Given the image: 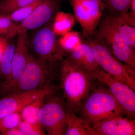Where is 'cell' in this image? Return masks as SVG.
Listing matches in <instances>:
<instances>
[{
    "label": "cell",
    "instance_id": "obj_7",
    "mask_svg": "<svg viewBox=\"0 0 135 135\" xmlns=\"http://www.w3.org/2000/svg\"><path fill=\"white\" fill-rule=\"evenodd\" d=\"M52 21L41 27L34 33L32 38V47L35 56L39 60L55 63L64 57L66 52L60 46L57 36L52 30Z\"/></svg>",
    "mask_w": 135,
    "mask_h": 135
},
{
    "label": "cell",
    "instance_id": "obj_16",
    "mask_svg": "<svg viewBox=\"0 0 135 135\" xmlns=\"http://www.w3.org/2000/svg\"><path fill=\"white\" fill-rule=\"evenodd\" d=\"M66 135H97L86 120L75 113H67Z\"/></svg>",
    "mask_w": 135,
    "mask_h": 135
},
{
    "label": "cell",
    "instance_id": "obj_11",
    "mask_svg": "<svg viewBox=\"0 0 135 135\" xmlns=\"http://www.w3.org/2000/svg\"><path fill=\"white\" fill-rule=\"evenodd\" d=\"M57 86L51 83L31 91L11 93L0 99V119L9 114L20 113L28 104L44 93L56 92Z\"/></svg>",
    "mask_w": 135,
    "mask_h": 135
},
{
    "label": "cell",
    "instance_id": "obj_6",
    "mask_svg": "<svg viewBox=\"0 0 135 135\" xmlns=\"http://www.w3.org/2000/svg\"><path fill=\"white\" fill-rule=\"evenodd\" d=\"M67 115L64 101L54 93L46 98L38 114V121L47 134L65 135Z\"/></svg>",
    "mask_w": 135,
    "mask_h": 135
},
{
    "label": "cell",
    "instance_id": "obj_27",
    "mask_svg": "<svg viewBox=\"0 0 135 135\" xmlns=\"http://www.w3.org/2000/svg\"><path fill=\"white\" fill-rule=\"evenodd\" d=\"M8 43V39L4 37H0V60L3 55Z\"/></svg>",
    "mask_w": 135,
    "mask_h": 135
},
{
    "label": "cell",
    "instance_id": "obj_24",
    "mask_svg": "<svg viewBox=\"0 0 135 135\" xmlns=\"http://www.w3.org/2000/svg\"><path fill=\"white\" fill-rule=\"evenodd\" d=\"M35 0H1L0 15H9Z\"/></svg>",
    "mask_w": 135,
    "mask_h": 135
},
{
    "label": "cell",
    "instance_id": "obj_2",
    "mask_svg": "<svg viewBox=\"0 0 135 135\" xmlns=\"http://www.w3.org/2000/svg\"><path fill=\"white\" fill-rule=\"evenodd\" d=\"M77 113L90 126L112 117L126 115L109 89L103 86H95L81 104Z\"/></svg>",
    "mask_w": 135,
    "mask_h": 135
},
{
    "label": "cell",
    "instance_id": "obj_20",
    "mask_svg": "<svg viewBox=\"0 0 135 135\" xmlns=\"http://www.w3.org/2000/svg\"><path fill=\"white\" fill-rule=\"evenodd\" d=\"M58 41L60 46L66 53L80 45L82 42V39L79 33L71 31L61 35Z\"/></svg>",
    "mask_w": 135,
    "mask_h": 135
},
{
    "label": "cell",
    "instance_id": "obj_14",
    "mask_svg": "<svg viewBox=\"0 0 135 135\" xmlns=\"http://www.w3.org/2000/svg\"><path fill=\"white\" fill-rule=\"evenodd\" d=\"M65 56L74 64L90 74L101 68L93 49L83 40L80 45L66 53Z\"/></svg>",
    "mask_w": 135,
    "mask_h": 135
},
{
    "label": "cell",
    "instance_id": "obj_5",
    "mask_svg": "<svg viewBox=\"0 0 135 135\" xmlns=\"http://www.w3.org/2000/svg\"><path fill=\"white\" fill-rule=\"evenodd\" d=\"M83 41L93 49L99 66L105 72L129 86L135 91V71L117 59L92 35Z\"/></svg>",
    "mask_w": 135,
    "mask_h": 135
},
{
    "label": "cell",
    "instance_id": "obj_13",
    "mask_svg": "<svg viewBox=\"0 0 135 135\" xmlns=\"http://www.w3.org/2000/svg\"><path fill=\"white\" fill-rule=\"evenodd\" d=\"M97 135H134V119L123 116H115L91 126Z\"/></svg>",
    "mask_w": 135,
    "mask_h": 135
},
{
    "label": "cell",
    "instance_id": "obj_32",
    "mask_svg": "<svg viewBox=\"0 0 135 135\" xmlns=\"http://www.w3.org/2000/svg\"></svg>",
    "mask_w": 135,
    "mask_h": 135
},
{
    "label": "cell",
    "instance_id": "obj_4",
    "mask_svg": "<svg viewBox=\"0 0 135 135\" xmlns=\"http://www.w3.org/2000/svg\"><path fill=\"white\" fill-rule=\"evenodd\" d=\"M55 63L43 62L29 53L26 65L12 93L31 91L50 83Z\"/></svg>",
    "mask_w": 135,
    "mask_h": 135
},
{
    "label": "cell",
    "instance_id": "obj_31",
    "mask_svg": "<svg viewBox=\"0 0 135 135\" xmlns=\"http://www.w3.org/2000/svg\"><path fill=\"white\" fill-rule=\"evenodd\" d=\"M0 36H1V35H0Z\"/></svg>",
    "mask_w": 135,
    "mask_h": 135
},
{
    "label": "cell",
    "instance_id": "obj_29",
    "mask_svg": "<svg viewBox=\"0 0 135 135\" xmlns=\"http://www.w3.org/2000/svg\"><path fill=\"white\" fill-rule=\"evenodd\" d=\"M130 12L129 11L131 15L135 17V0H133L131 4L130 8Z\"/></svg>",
    "mask_w": 135,
    "mask_h": 135
},
{
    "label": "cell",
    "instance_id": "obj_9",
    "mask_svg": "<svg viewBox=\"0 0 135 135\" xmlns=\"http://www.w3.org/2000/svg\"><path fill=\"white\" fill-rule=\"evenodd\" d=\"M17 35L10 75L0 84V92L5 95L13 92L26 65L29 53L30 42L27 31L18 29Z\"/></svg>",
    "mask_w": 135,
    "mask_h": 135
},
{
    "label": "cell",
    "instance_id": "obj_23",
    "mask_svg": "<svg viewBox=\"0 0 135 135\" xmlns=\"http://www.w3.org/2000/svg\"><path fill=\"white\" fill-rule=\"evenodd\" d=\"M18 24L12 21L8 15H0V35L8 39L17 34Z\"/></svg>",
    "mask_w": 135,
    "mask_h": 135
},
{
    "label": "cell",
    "instance_id": "obj_30",
    "mask_svg": "<svg viewBox=\"0 0 135 135\" xmlns=\"http://www.w3.org/2000/svg\"><path fill=\"white\" fill-rule=\"evenodd\" d=\"M0 135H1V133H0Z\"/></svg>",
    "mask_w": 135,
    "mask_h": 135
},
{
    "label": "cell",
    "instance_id": "obj_25",
    "mask_svg": "<svg viewBox=\"0 0 135 135\" xmlns=\"http://www.w3.org/2000/svg\"><path fill=\"white\" fill-rule=\"evenodd\" d=\"M22 120L20 113L9 114L1 118L0 119V133L1 134L10 129L18 127Z\"/></svg>",
    "mask_w": 135,
    "mask_h": 135
},
{
    "label": "cell",
    "instance_id": "obj_26",
    "mask_svg": "<svg viewBox=\"0 0 135 135\" xmlns=\"http://www.w3.org/2000/svg\"><path fill=\"white\" fill-rule=\"evenodd\" d=\"M23 135H47L46 131L39 123H33L22 120L18 127Z\"/></svg>",
    "mask_w": 135,
    "mask_h": 135
},
{
    "label": "cell",
    "instance_id": "obj_3",
    "mask_svg": "<svg viewBox=\"0 0 135 135\" xmlns=\"http://www.w3.org/2000/svg\"><path fill=\"white\" fill-rule=\"evenodd\" d=\"M92 36L117 59L135 71V49L117 31L107 15L103 16Z\"/></svg>",
    "mask_w": 135,
    "mask_h": 135
},
{
    "label": "cell",
    "instance_id": "obj_12",
    "mask_svg": "<svg viewBox=\"0 0 135 135\" xmlns=\"http://www.w3.org/2000/svg\"><path fill=\"white\" fill-rule=\"evenodd\" d=\"M60 0H44L29 16L18 24V29H38L52 22L58 11Z\"/></svg>",
    "mask_w": 135,
    "mask_h": 135
},
{
    "label": "cell",
    "instance_id": "obj_21",
    "mask_svg": "<svg viewBox=\"0 0 135 135\" xmlns=\"http://www.w3.org/2000/svg\"><path fill=\"white\" fill-rule=\"evenodd\" d=\"M133 0H102L109 12L113 15H120L129 11Z\"/></svg>",
    "mask_w": 135,
    "mask_h": 135
},
{
    "label": "cell",
    "instance_id": "obj_22",
    "mask_svg": "<svg viewBox=\"0 0 135 135\" xmlns=\"http://www.w3.org/2000/svg\"><path fill=\"white\" fill-rule=\"evenodd\" d=\"M44 0H35L25 7L19 9L8 15L9 16L15 23H20L33 12Z\"/></svg>",
    "mask_w": 135,
    "mask_h": 135
},
{
    "label": "cell",
    "instance_id": "obj_18",
    "mask_svg": "<svg viewBox=\"0 0 135 135\" xmlns=\"http://www.w3.org/2000/svg\"><path fill=\"white\" fill-rule=\"evenodd\" d=\"M55 92L44 93L25 107L20 113L22 120L30 123H39L38 115L39 111L43 106L47 97Z\"/></svg>",
    "mask_w": 135,
    "mask_h": 135
},
{
    "label": "cell",
    "instance_id": "obj_8",
    "mask_svg": "<svg viewBox=\"0 0 135 135\" xmlns=\"http://www.w3.org/2000/svg\"><path fill=\"white\" fill-rule=\"evenodd\" d=\"M83 38L94 34L106 8L102 0H68Z\"/></svg>",
    "mask_w": 135,
    "mask_h": 135
},
{
    "label": "cell",
    "instance_id": "obj_17",
    "mask_svg": "<svg viewBox=\"0 0 135 135\" xmlns=\"http://www.w3.org/2000/svg\"><path fill=\"white\" fill-rule=\"evenodd\" d=\"M74 15L69 12L58 11L51 24V28L57 36H61L70 31L76 23Z\"/></svg>",
    "mask_w": 135,
    "mask_h": 135
},
{
    "label": "cell",
    "instance_id": "obj_19",
    "mask_svg": "<svg viewBox=\"0 0 135 135\" xmlns=\"http://www.w3.org/2000/svg\"><path fill=\"white\" fill-rule=\"evenodd\" d=\"M15 44L14 42L8 43L3 55L0 60V84L7 79L10 75L13 54Z\"/></svg>",
    "mask_w": 135,
    "mask_h": 135
},
{
    "label": "cell",
    "instance_id": "obj_15",
    "mask_svg": "<svg viewBox=\"0 0 135 135\" xmlns=\"http://www.w3.org/2000/svg\"><path fill=\"white\" fill-rule=\"evenodd\" d=\"M110 21L131 47L135 49V17L129 12L120 15L107 14Z\"/></svg>",
    "mask_w": 135,
    "mask_h": 135
},
{
    "label": "cell",
    "instance_id": "obj_28",
    "mask_svg": "<svg viewBox=\"0 0 135 135\" xmlns=\"http://www.w3.org/2000/svg\"><path fill=\"white\" fill-rule=\"evenodd\" d=\"M1 134V135H23L18 127L10 129Z\"/></svg>",
    "mask_w": 135,
    "mask_h": 135
},
{
    "label": "cell",
    "instance_id": "obj_10",
    "mask_svg": "<svg viewBox=\"0 0 135 135\" xmlns=\"http://www.w3.org/2000/svg\"><path fill=\"white\" fill-rule=\"evenodd\" d=\"M90 74L95 80L109 89L125 110L127 116L134 119L135 115V91L101 68Z\"/></svg>",
    "mask_w": 135,
    "mask_h": 135
},
{
    "label": "cell",
    "instance_id": "obj_1",
    "mask_svg": "<svg viewBox=\"0 0 135 135\" xmlns=\"http://www.w3.org/2000/svg\"><path fill=\"white\" fill-rule=\"evenodd\" d=\"M60 65V87L65 99L67 113L77 114L81 104L95 87L94 77L68 59Z\"/></svg>",
    "mask_w": 135,
    "mask_h": 135
}]
</instances>
